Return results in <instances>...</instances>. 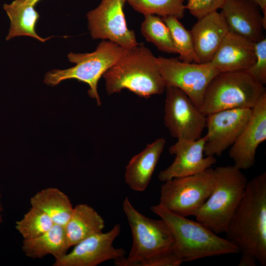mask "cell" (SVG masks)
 <instances>
[{
	"instance_id": "obj_24",
	"label": "cell",
	"mask_w": 266,
	"mask_h": 266,
	"mask_svg": "<svg viewBox=\"0 0 266 266\" xmlns=\"http://www.w3.org/2000/svg\"><path fill=\"white\" fill-rule=\"evenodd\" d=\"M144 16L140 30L145 39L160 51L177 54L169 30L162 17L155 15Z\"/></svg>"
},
{
	"instance_id": "obj_31",
	"label": "cell",
	"mask_w": 266,
	"mask_h": 266,
	"mask_svg": "<svg viewBox=\"0 0 266 266\" xmlns=\"http://www.w3.org/2000/svg\"><path fill=\"white\" fill-rule=\"evenodd\" d=\"M1 195L0 192V224L1 223L2 221V212L3 210L2 205L1 202Z\"/></svg>"
},
{
	"instance_id": "obj_30",
	"label": "cell",
	"mask_w": 266,
	"mask_h": 266,
	"mask_svg": "<svg viewBox=\"0 0 266 266\" xmlns=\"http://www.w3.org/2000/svg\"><path fill=\"white\" fill-rule=\"evenodd\" d=\"M258 5L262 10L263 17L266 19V0H248Z\"/></svg>"
},
{
	"instance_id": "obj_26",
	"label": "cell",
	"mask_w": 266,
	"mask_h": 266,
	"mask_svg": "<svg viewBox=\"0 0 266 266\" xmlns=\"http://www.w3.org/2000/svg\"><path fill=\"white\" fill-rule=\"evenodd\" d=\"M136 11L162 17L171 16L178 19L184 16L185 0H126Z\"/></svg>"
},
{
	"instance_id": "obj_29",
	"label": "cell",
	"mask_w": 266,
	"mask_h": 266,
	"mask_svg": "<svg viewBox=\"0 0 266 266\" xmlns=\"http://www.w3.org/2000/svg\"><path fill=\"white\" fill-rule=\"evenodd\" d=\"M227 0H187L186 9L197 18L221 9Z\"/></svg>"
},
{
	"instance_id": "obj_15",
	"label": "cell",
	"mask_w": 266,
	"mask_h": 266,
	"mask_svg": "<svg viewBox=\"0 0 266 266\" xmlns=\"http://www.w3.org/2000/svg\"><path fill=\"white\" fill-rule=\"evenodd\" d=\"M206 136L195 140L178 139L169 148L175 156L173 162L159 174V179L165 182L172 178L202 172L216 163L214 156H204Z\"/></svg>"
},
{
	"instance_id": "obj_13",
	"label": "cell",
	"mask_w": 266,
	"mask_h": 266,
	"mask_svg": "<svg viewBox=\"0 0 266 266\" xmlns=\"http://www.w3.org/2000/svg\"><path fill=\"white\" fill-rule=\"evenodd\" d=\"M121 232L119 224L109 231L92 235L74 245L69 253L55 260L54 266H96L109 260L123 257L126 251L113 243Z\"/></svg>"
},
{
	"instance_id": "obj_16",
	"label": "cell",
	"mask_w": 266,
	"mask_h": 266,
	"mask_svg": "<svg viewBox=\"0 0 266 266\" xmlns=\"http://www.w3.org/2000/svg\"><path fill=\"white\" fill-rule=\"evenodd\" d=\"M221 9L229 32L254 43L265 37L266 19L256 3L248 0H227Z\"/></svg>"
},
{
	"instance_id": "obj_19",
	"label": "cell",
	"mask_w": 266,
	"mask_h": 266,
	"mask_svg": "<svg viewBox=\"0 0 266 266\" xmlns=\"http://www.w3.org/2000/svg\"><path fill=\"white\" fill-rule=\"evenodd\" d=\"M165 144V138H159L130 160L125 168V180L132 190L143 192L147 188Z\"/></svg>"
},
{
	"instance_id": "obj_9",
	"label": "cell",
	"mask_w": 266,
	"mask_h": 266,
	"mask_svg": "<svg viewBox=\"0 0 266 266\" xmlns=\"http://www.w3.org/2000/svg\"><path fill=\"white\" fill-rule=\"evenodd\" d=\"M156 61L166 87L182 91L200 110L209 84L219 72L210 62L189 63L164 57H156Z\"/></svg>"
},
{
	"instance_id": "obj_17",
	"label": "cell",
	"mask_w": 266,
	"mask_h": 266,
	"mask_svg": "<svg viewBox=\"0 0 266 266\" xmlns=\"http://www.w3.org/2000/svg\"><path fill=\"white\" fill-rule=\"evenodd\" d=\"M190 32L199 63H206L210 62L229 29L222 12L214 11L198 19Z\"/></svg>"
},
{
	"instance_id": "obj_32",
	"label": "cell",
	"mask_w": 266,
	"mask_h": 266,
	"mask_svg": "<svg viewBox=\"0 0 266 266\" xmlns=\"http://www.w3.org/2000/svg\"><path fill=\"white\" fill-rule=\"evenodd\" d=\"M27 3H29L33 6H35V5L40 0H24Z\"/></svg>"
},
{
	"instance_id": "obj_5",
	"label": "cell",
	"mask_w": 266,
	"mask_h": 266,
	"mask_svg": "<svg viewBox=\"0 0 266 266\" xmlns=\"http://www.w3.org/2000/svg\"><path fill=\"white\" fill-rule=\"evenodd\" d=\"M123 210L131 228L133 243L128 256L114 260L115 266H135L146 259L174 251L173 236L163 219L144 215L127 197L123 202Z\"/></svg>"
},
{
	"instance_id": "obj_27",
	"label": "cell",
	"mask_w": 266,
	"mask_h": 266,
	"mask_svg": "<svg viewBox=\"0 0 266 266\" xmlns=\"http://www.w3.org/2000/svg\"><path fill=\"white\" fill-rule=\"evenodd\" d=\"M54 225L52 219L43 211L33 207L16 222L15 228L24 240L36 237L49 230Z\"/></svg>"
},
{
	"instance_id": "obj_28",
	"label": "cell",
	"mask_w": 266,
	"mask_h": 266,
	"mask_svg": "<svg viewBox=\"0 0 266 266\" xmlns=\"http://www.w3.org/2000/svg\"><path fill=\"white\" fill-rule=\"evenodd\" d=\"M255 59L246 71L255 80L265 85L266 83V38L255 43Z\"/></svg>"
},
{
	"instance_id": "obj_11",
	"label": "cell",
	"mask_w": 266,
	"mask_h": 266,
	"mask_svg": "<svg viewBox=\"0 0 266 266\" xmlns=\"http://www.w3.org/2000/svg\"><path fill=\"white\" fill-rule=\"evenodd\" d=\"M126 0H102L87 14L88 29L94 39L114 42L125 49L137 45L134 31L128 29L124 12Z\"/></svg>"
},
{
	"instance_id": "obj_23",
	"label": "cell",
	"mask_w": 266,
	"mask_h": 266,
	"mask_svg": "<svg viewBox=\"0 0 266 266\" xmlns=\"http://www.w3.org/2000/svg\"><path fill=\"white\" fill-rule=\"evenodd\" d=\"M32 207L46 213L54 224L65 226L73 210L68 196L58 188H48L30 199Z\"/></svg>"
},
{
	"instance_id": "obj_25",
	"label": "cell",
	"mask_w": 266,
	"mask_h": 266,
	"mask_svg": "<svg viewBox=\"0 0 266 266\" xmlns=\"http://www.w3.org/2000/svg\"><path fill=\"white\" fill-rule=\"evenodd\" d=\"M168 28L179 59L189 63H200L196 55L190 31L187 30L179 19L171 16L162 17Z\"/></svg>"
},
{
	"instance_id": "obj_4",
	"label": "cell",
	"mask_w": 266,
	"mask_h": 266,
	"mask_svg": "<svg viewBox=\"0 0 266 266\" xmlns=\"http://www.w3.org/2000/svg\"><path fill=\"white\" fill-rule=\"evenodd\" d=\"M214 169V188L195 217L197 221L219 234L225 233L243 198L248 180L241 170L233 165Z\"/></svg>"
},
{
	"instance_id": "obj_1",
	"label": "cell",
	"mask_w": 266,
	"mask_h": 266,
	"mask_svg": "<svg viewBox=\"0 0 266 266\" xmlns=\"http://www.w3.org/2000/svg\"><path fill=\"white\" fill-rule=\"evenodd\" d=\"M241 254L239 266L266 265V173L248 181L225 233Z\"/></svg>"
},
{
	"instance_id": "obj_3",
	"label": "cell",
	"mask_w": 266,
	"mask_h": 266,
	"mask_svg": "<svg viewBox=\"0 0 266 266\" xmlns=\"http://www.w3.org/2000/svg\"><path fill=\"white\" fill-rule=\"evenodd\" d=\"M151 210L167 224L174 240V251L184 262L238 253L227 238L221 237L198 221L175 214L159 204Z\"/></svg>"
},
{
	"instance_id": "obj_2",
	"label": "cell",
	"mask_w": 266,
	"mask_h": 266,
	"mask_svg": "<svg viewBox=\"0 0 266 266\" xmlns=\"http://www.w3.org/2000/svg\"><path fill=\"white\" fill-rule=\"evenodd\" d=\"M156 59L143 44L127 49L102 76L107 94L118 93L123 89L145 98L163 94L166 85Z\"/></svg>"
},
{
	"instance_id": "obj_7",
	"label": "cell",
	"mask_w": 266,
	"mask_h": 266,
	"mask_svg": "<svg viewBox=\"0 0 266 266\" xmlns=\"http://www.w3.org/2000/svg\"><path fill=\"white\" fill-rule=\"evenodd\" d=\"M127 49L107 40H103L95 51L90 53H70L69 61L75 65L65 69H54L45 75L48 85L55 86L66 79H75L89 86L88 94L96 100L98 105L101 101L98 91L100 79L123 56Z\"/></svg>"
},
{
	"instance_id": "obj_22",
	"label": "cell",
	"mask_w": 266,
	"mask_h": 266,
	"mask_svg": "<svg viewBox=\"0 0 266 266\" xmlns=\"http://www.w3.org/2000/svg\"><path fill=\"white\" fill-rule=\"evenodd\" d=\"M3 9L10 21L6 40L16 36H28L43 42L50 38H42L35 32V26L39 15L34 6L24 0H14L10 3L4 4Z\"/></svg>"
},
{
	"instance_id": "obj_14",
	"label": "cell",
	"mask_w": 266,
	"mask_h": 266,
	"mask_svg": "<svg viewBox=\"0 0 266 266\" xmlns=\"http://www.w3.org/2000/svg\"><path fill=\"white\" fill-rule=\"evenodd\" d=\"M266 139V92L252 108L250 117L237 139L230 147L229 156L237 168L248 169L256 161L259 146Z\"/></svg>"
},
{
	"instance_id": "obj_20",
	"label": "cell",
	"mask_w": 266,
	"mask_h": 266,
	"mask_svg": "<svg viewBox=\"0 0 266 266\" xmlns=\"http://www.w3.org/2000/svg\"><path fill=\"white\" fill-rule=\"evenodd\" d=\"M104 225L102 217L92 207L86 204H77L64 227L69 247L102 232Z\"/></svg>"
},
{
	"instance_id": "obj_6",
	"label": "cell",
	"mask_w": 266,
	"mask_h": 266,
	"mask_svg": "<svg viewBox=\"0 0 266 266\" xmlns=\"http://www.w3.org/2000/svg\"><path fill=\"white\" fill-rule=\"evenodd\" d=\"M266 92L246 71L220 72L209 84L200 110L205 116L223 110L252 109Z\"/></svg>"
},
{
	"instance_id": "obj_8",
	"label": "cell",
	"mask_w": 266,
	"mask_h": 266,
	"mask_svg": "<svg viewBox=\"0 0 266 266\" xmlns=\"http://www.w3.org/2000/svg\"><path fill=\"white\" fill-rule=\"evenodd\" d=\"M215 181L214 169L211 167L167 180L161 187L159 204L181 216H195L211 194Z\"/></svg>"
},
{
	"instance_id": "obj_18",
	"label": "cell",
	"mask_w": 266,
	"mask_h": 266,
	"mask_svg": "<svg viewBox=\"0 0 266 266\" xmlns=\"http://www.w3.org/2000/svg\"><path fill=\"white\" fill-rule=\"evenodd\" d=\"M255 59V43L229 32L210 63L219 73L245 71Z\"/></svg>"
},
{
	"instance_id": "obj_12",
	"label": "cell",
	"mask_w": 266,
	"mask_h": 266,
	"mask_svg": "<svg viewBox=\"0 0 266 266\" xmlns=\"http://www.w3.org/2000/svg\"><path fill=\"white\" fill-rule=\"evenodd\" d=\"M252 109L234 108L206 116L207 133L204 154L220 156L237 139L246 126Z\"/></svg>"
},
{
	"instance_id": "obj_21",
	"label": "cell",
	"mask_w": 266,
	"mask_h": 266,
	"mask_svg": "<svg viewBox=\"0 0 266 266\" xmlns=\"http://www.w3.org/2000/svg\"><path fill=\"white\" fill-rule=\"evenodd\" d=\"M69 248L64 227L57 224H54L40 236L24 240L22 247L23 251L29 257L41 258L50 254L56 260L66 255Z\"/></svg>"
},
{
	"instance_id": "obj_10",
	"label": "cell",
	"mask_w": 266,
	"mask_h": 266,
	"mask_svg": "<svg viewBox=\"0 0 266 266\" xmlns=\"http://www.w3.org/2000/svg\"><path fill=\"white\" fill-rule=\"evenodd\" d=\"M165 91L164 124L171 135L177 140L200 138L206 116L179 89L166 86Z\"/></svg>"
}]
</instances>
